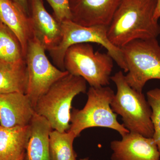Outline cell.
I'll return each instance as SVG.
<instances>
[{"mask_svg": "<svg viewBox=\"0 0 160 160\" xmlns=\"http://www.w3.org/2000/svg\"><path fill=\"white\" fill-rule=\"evenodd\" d=\"M157 0H122L108 26V36L121 48L136 40L157 38L160 25L155 19Z\"/></svg>", "mask_w": 160, "mask_h": 160, "instance_id": "obj_1", "label": "cell"}, {"mask_svg": "<svg viewBox=\"0 0 160 160\" xmlns=\"http://www.w3.org/2000/svg\"><path fill=\"white\" fill-rule=\"evenodd\" d=\"M86 83L82 78L68 73L40 98L35 107V112L46 118L53 130L68 131L72 101L78 95L86 92Z\"/></svg>", "mask_w": 160, "mask_h": 160, "instance_id": "obj_2", "label": "cell"}, {"mask_svg": "<svg viewBox=\"0 0 160 160\" xmlns=\"http://www.w3.org/2000/svg\"><path fill=\"white\" fill-rule=\"evenodd\" d=\"M110 79L117 88L111 104L112 111L121 116L123 126L129 132L152 138V110L144 94L129 86L122 71L116 72Z\"/></svg>", "mask_w": 160, "mask_h": 160, "instance_id": "obj_3", "label": "cell"}, {"mask_svg": "<svg viewBox=\"0 0 160 160\" xmlns=\"http://www.w3.org/2000/svg\"><path fill=\"white\" fill-rule=\"evenodd\" d=\"M87 94L85 106L81 109H73L70 115L69 130L77 138L83 130L93 127L112 129L122 137L129 132L119 122L117 114L112 109L111 104L115 93L111 88L107 86L90 87Z\"/></svg>", "mask_w": 160, "mask_h": 160, "instance_id": "obj_4", "label": "cell"}, {"mask_svg": "<svg viewBox=\"0 0 160 160\" xmlns=\"http://www.w3.org/2000/svg\"><path fill=\"white\" fill-rule=\"evenodd\" d=\"M127 68L126 82L142 92L149 80H160V46L157 38L136 40L121 48Z\"/></svg>", "mask_w": 160, "mask_h": 160, "instance_id": "obj_5", "label": "cell"}, {"mask_svg": "<svg viewBox=\"0 0 160 160\" xmlns=\"http://www.w3.org/2000/svg\"><path fill=\"white\" fill-rule=\"evenodd\" d=\"M113 61L107 52L94 51L89 43H82L66 50L64 67L70 74L82 78L90 87L98 88L109 84Z\"/></svg>", "mask_w": 160, "mask_h": 160, "instance_id": "obj_6", "label": "cell"}, {"mask_svg": "<svg viewBox=\"0 0 160 160\" xmlns=\"http://www.w3.org/2000/svg\"><path fill=\"white\" fill-rule=\"evenodd\" d=\"M62 36L61 42L49 51L53 63L59 69L65 70L64 57L69 47L75 44L94 43L104 47L118 66L127 72L122 49L112 44L108 38V26H82L69 20L62 22Z\"/></svg>", "mask_w": 160, "mask_h": 160, "instance_id": "obj_7", "label": "cell"}, {"mask_svg": "<svg viewBox=\"0 0 160 160\" xmlns=\"http://www.w3.org/2000/svg\"><path fill=\"white\" fill-rule=\"evenodd\" d=\"M46 51L34 36L29 40L26 56L28 78L26 95L34 108L52 86L69 73L52 65Z\"/></svg>", "mask_w": 160, "mask_h": 160, "instance_id": "obj_8", "label": "cell"}, {"mask_svg": "<svg viewBox=\"0 0 160 160\" xmlns=\"http://www.w3.org/2000/svg\"><path fill=\"white\" fill-rule=\"evenodd\" d=\"M122 0H70L72 22L90 26H109Z\"/></svg>", "mask_w": 160, "mask_h": 160, "instance_id": "obj_9", "label": "cell"}, {"mask_svg": "<svg viewBox=\"0 0 160 160\" xmlns=\"http://www.w3.org/2000/svg\"><path fill=\"white\" fill-rule=\"evenodd\" d=\"M111 160H160L157 145L152 138L129 132L121 140L110 143Z\"/></svg>", "mask_w": 160, "mask_h": 160, "instance_id": "obj_10", "label": "cell"}, {"mask_svg": "<svg viewBox=\"0 0 160 160\" xmlns=\"http://www.w3.org/2000/svg\"><path fill=\"white\" fill-rule=\"evenodd\" d=\"M43 0H30V17L33 36L46 51L54 49L62 40V23L47 11Z\"/></svg>", "mask_w": 160, "mask_h": 160, "instance_id": "obj_11", "label": "cell"}, {"mask_svg": "<svg viewBox=\"0 0 160 160\" xmlns=\"http://www.w3.org/2000/svg\"><path fill=\"white\" fill-rule=\"evenodd\" d=\"M35 112L25 93H0V126L6 128L28 126Z\"/></svg>", "mask_w": 160, "mask_h": 160, "instance_id": "obj_12", "label": "cell"}, {"mask_svg": "<svg viewBox=\"0 0 160 160\" xmlns=\"http://www.w3.org/2000/svg\"><path fill=\"white\" fill-rule=\"evenodd\" d=\"M0 22L16 36L26 56L28 43L33 36L29 16L13 0H0Z\"/></svg>", "mask_w": 160, "mask_h": 160, "instance_id": "obj_13", "label": "cell"}, {"mask_svg": "<svg viewBox=\"0 0 160 160\" xmlns=\"http://www.w3.org/2000/svg\"><path fill=\"white\" fill-rule=\"evenodd\" d=\"M52 130L46 118L34 113L29 124V138L23 160H51L49 137Z\"/></svg>", "mask_w": 160, "mask_h": 160, "instance_id": "obj_14", "label": "cell"}, {"mask_svg": "<svg viewBox=\"0 0 160 160\" xmlns=\"http://www.w3.org/2000/svg\"><path fill=\"white\" fill-rule=\"evenodd\" d=\"M28 126L6 128L0 126V160H16L25 153Z\"/></svg>", "mask_w": 160, "mask_h": 160, "instance_id": "obj_15", "label": "cell"}, {"mask_svg": "<svg viewBox=\"0 0 160 160\" xmlns=\"http://www.w3.org/2000/svg\"><path fill=\"white\" fill-rule=\"evenodd\" d=\"M28 81L26 62L19 63L0 62V93L26 94Z\"/></svg>", "mask_w": 160, "mask_h": 160, "instance_id": "obj_16", "label": "cell"}, {"mask_svg": "<svg viewBox=\"0 0 160 160\" xmlns=\"http://www.w3.org/2000/svg\"><path fill=\"white\" fill-rule=\"evenodd\" d=\"M26 62L19 40L8 27L0 22V62L19 63Z\"/></svg>", "mask_w": 160, "mask_h": 160, "instance_id": "obj_17", "label": "cell"}, {"mask_svg": "<svg viewBox=\"0 0 160 160\" xmlns=\"http://www.w3.org/2000/svg\"><path fill=\"white\" fill-rule=\"evenodd\" d=\"M77 138L69 130L61 132L52 130L49 137V147L51 160H77L73 143Z\"/></svg>", "mask_w": 160, "mask_h": 160, "instance_id": "obj_18", "label": "cell"}, {"mask_svg": "<svg viewBox=\"0 0 160 160\" xmlns=\"http://www.w3.org/2000/svg\"><path fill=\"white\" fill-rule=\"evenodd\" d=\"M147 101L151 107V119L153 128L152 138L160 154V89L155 88L147 92Z\"/></svg>", "mask_w": 160, "mask_h": 160, "instance_id": "obj_19", "label": "cell"}, {"mask_svg": "<svg viewBox=\"0 0 160 160\" xmlns=\"http://www.w3.org/2000/svg\"><path fill=\"white\" fill-rule=\"evenodd\" d=\"M53 11V16L62 23L72 20L70 0H46Z\"/></svg>", "mask_w": 160, "mask_h": 160, "instance_id": "obj_20", "label": "cell"}, {"mask_svg": "<svg viewBox=\"0 0 160 160\" xmlns=\"http://www.w3.org/2000/svg\"><path fill=\"white\" fill-rule=\"evenodd\" d=\"M22 8L24 12L30 15V0H13Z\"/></svg>", "mask_w": 160, "mask_h": 160, "instance_id": "obj_21", "label": "cell"}, {"mask_svg": "<svg viewBox=\"0 0 160 160\" xmlns=\"http://www.w3.org/2000/svg\"><path fill=\"white\" fill-rule=\"evenodd\" d=\"M154 18L158 21L160 18V0H157V5L155 10Z\"/></svg>", "mask_w": 160, "mask_h": 160, "instance_id": "obj_22", "label": "cell"}, {"mask_svg": "<svg viewBox=\"0 0 160 160\" xmlns=\"http://www.w3.org/2000/svg\"><path fill=\"white\" fill-rule=\"evenodd\" d=\"M24 154L22 155L21 156L20 158H18V159L16 160H23V158H24Z\"/></svg>", "mask_w": 160, "mask_h": 160, "instance_id": "obj_23", "label": "cell"}, {"mask_svg": "<svg viewBox=\"0 0 160 160\" xmlns=\"http://www.w3.org/2000/svg\"><path fill=\"white\" fill-rule=\"evenodd\" d=\"M80 160H91L89 158H84L81 159Z\"/></svg>", "mask_w": 160, "mask_h": 160, "instance_id": "obj_24", "label": "cell"}, {"mask_svg": "<svg viewBox=\"0 0 160 160\" xmlns=\"http://www.w3.org/2000/svg\"></svg>", "mask_w": 160, "mask_h": 160, "instance_id": "obj_25", "label": "cell"}]
</instances>
